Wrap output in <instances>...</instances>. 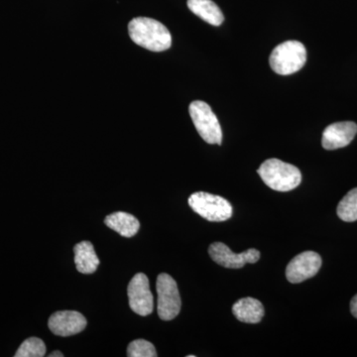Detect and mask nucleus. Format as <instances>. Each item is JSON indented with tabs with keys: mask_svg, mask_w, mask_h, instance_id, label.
Returning a JSON list of instances; mask_svg holds the SVG:
<instances>
[{
	"mask_svg": "<svg viewBox=\"0 0 357 357\" xmlns=\"http://www.w3.org/2000/svg\"><path fill=\"white\" fill-rule=\"evenodd\" d=\"M88 325L86 319L81 312L76 311H61L54 312L48 321L49 328L59 337H70L83 332Z\"/></svg>",
	"mask_w": 357,
	"mask_h": 357,
	"instance_id": "9d476101",
	"label": "nucleus"
},
{
	"mask_svg": "<svg viewBox=\"0 0 357 357\" xmlns=\"http://www.w3.org/2000/svg\"><path fill=\"white\" fill-rule=\"evenodd\" d=\"M263 182L274 191L290 192L302 182V174L297 167L279 159H268L257 170Z\"/></svg>",
	"mask_w": 357,
	"mask_h": 357,
	"instance_id": "f03ea898",
	"label": "nucleus"
},
{
	"mask_svg": "<svg viewBox=\"0 0 357 357\" xmlns=\"http://www.w3.org/2000/svg\"><path fill=\"white\" fill-rule=\"evenodd\" d=\"M357 133V124L352 121L337 122L324 130L321 145L326 150H335L351 144Z\"/></svg>",
	"mask_w": 357,
	"mask_h": 357,
	"instance_id": "9b49d317",
	"label": "nucleus"
},
{
	"mask_svg": "<svg viewBox=\"0 0 357 357\" xmlns=\"http://www.w3.org/2000/svg\"><path fill=\"white\" fill-rule=\"evenodd\" d=\"M105 223L109 229L124 237H132L140 229L137 218L124 211H116L105 218Z\"/></svg>",
	"mask_w": 357,
	"mask_h": 357,
	"instance_id": "4468645a",
	"label": "nucleus"
},
{
	"mask_svg": "<svg viewBox=\"0 0 357 357\" xmlns=\"http://www.w3.org/2000/svg\"><path fill=\"white\" fill-rule=\"evenodd\" d=\"M351 312L352 316H354V318L357 319V295L354 296V297L352 298L351 302Z\"/></svg>",
	"mask_w": 357,
	"mask_h": 357,
	"instance_id": "6ab92c4d",
	"label": "nucleus"
},
{
	"mask_svg": "<svg viewBox=\"0 0 357 357\" xmlns=\"http://www.w3.org/2000/svg\"><path fill=\"white\" fill-rule=\"evenodd\" d=\"M75 263L77 271L82 274L95 273L100 265L95 248L89 241H82L74 248Z\"/></svg>",
	"mask_w": 357,
	"mask_h": 357,
	"instance_id": "ddd939ff",
	"label": "nucleus"
},
{
	"mask_svg": "<svg viewBox=\"0 0 357 357\" xmlns=\"http://www.w3.org/2000/svg\"><path fill=\"white\" fill-rule=\"evenodd\" d=\"M129 306L135 314L139 316H148L154 309V298L150 290L149 280L143 273H137L129 282Z\"/></svg>",
	"mask_w": 357,
	"mask_h": 357,
	"instance_id": "0eeeda50",
	"label": "nucleus"
},
{
	"mask_svg": "<svg viewBox=\"0 0 357 357\" xmlns=\"http://www.w3.org/2000/svg\"><path fill=\"white\" fill-rule=\"evenodd\" d=\"M156 290L158 294L157 311L160 319L163 321L175 319L182 306L177 283L170 275L162 273L157 277Z\"/></svg>",
	"mask_w": 357,
	"mask_h": 357,
	"instance_id": "423d86ee",
	"label": "nucleus"
},
{
	"mask_svg": "<svg viewBox=\"0 0 357 357\" xmlns=\"http://www.w3.org/2000/svg\"><path fill=\"white\" fill-rule=\"evenodd\" d=\"M49 357H64V354H63L61 351H56L52 352L51 354H49Z\"/></svg>",
	"mask_w": 357,
	"mask_h": 357,
	"instance_id": "aec40b11",
	"label": "nucleus"
},
{
	"mask_svg": "<svg viewBox=\"0 0 357 357\" xmlns=\"http://www.w3.org/2000/svg\"><path fill=\"white\" fill-rule=\"evenodd\" d=\"M188 7L208 24L220 26L225 20L220 7L211 0H188Z\"/></svg>",
	"mask_w": 357,
	"mask_h": 357,
	"instance_id": "2eb2a0df",
	"label": "nucleus"
},
{
	"mask_svg": "<svg viewBox=\"0 0 357 357\" xmlns=\"http://www.w3.org/2000/svg\"><path fill=\"white\" fill-rule=\"evenodd\" d=\"M321 258L314 251H305L295 256L287 268L286 277L290 283L298 284L316 276L321 269Z\"/></svg>",
	"mask_w": 357,
	"mask_h": 357,
	"instance_id": "1a4fd4ad",
	"label": "nucleus"
},
{
	"mask_svg": "<svg viewBox=\"0 0 357 357\" xmlns=\"http://www.w3.org/2000/svg\"><path fill=\"white\" fill-rule=\"evenodd\" d=\"M129 357H156L154 345L145 340H136L130 342L128 349Z\"/></svg>",
	"mask_w": 357,
	"mask_h": 357,
	"instance_id": "a211bd4d",
	"label": "nucleus"
},
{
	"mask_svg": "<svg viewBox=\"0 0 357 357\" xmlns=\"http://www.w3.org/2000/svg\"><path fill=\"white\" fill-rule=\"evenodd\" d=\"M189 206L195 213L210 222H225L232 217V206L222 197L197 192L189 198Z\"/></svg>",
	"mask_w": 357,
	"mask_h": 357,
	"instance_id": "20e7f679",
	"label": "nucleus"
},
{
	"mask_svg": "<svg viewBox=\"0 0 357 357\" xmlns=\"http://www.w3.org/2000/svg\"><path fill=\"white\" fill-rule=\"evenodd\" d=\"M189 112L201 137L208 144H222V128L210 105L202 100H195L190 105Z\"/></svg>",
	"mask_w": 357,
	"mask_h": 357,
	"instance_id": "39448f33",
	"label": "nucleus"
},
{
	"mask_svg": "<svg viewBox=\"0 0 357 357\" xmlns=\"http://www.w3.org/2000/svg\"><path fill=\"white\" fill-rule=\"evenodd\" d=\"M307 51L304 44L295 40L283 42L275 47L270 55L272 70L282 76L295 74L306 64Z\"/></svg>",
	"mask_w": 357,
	"mask_h": 357,
	"instance_id": "7ed1b4c3",
	"label": "nucleus"
},
{
	"mask_svg": "<svg viewBox=\"0 0 357 357\" xmlns=\"http://www.w3.org/2000/svg\"><path fill=\"white\" fill-rule=\"evenodd\" d=\"M128 32L134 43L149 51H166L172 45V37L166 26L152 18H134L129 22Z\"/></svg>",
	"mask_w": 357,
	"mask_h": 357,
	"instance_id": "f257e3e1",
	"label": "nucleus"
},
{
	"mask_svg": "<svg viewBox=\"0 0 357 357\" xmlns=\"http://www.w3.org/2000/svg\"><path fill=\"white\" fill-rule=\"evenodd\" d=\"M338 218L347 222L357 220V188L345 195L337 210Z\"/></svg>",
	"mask_w": 357,
	"mask_h": 357,
	"instance_id": "dca6fc26",
	"label": "nucleus"
},
{
	"mask_svg": "<svg viewBox=\"0 0 357 357\" xmlns=\"http://www.w3.org/2000/svg\"><path fill=\"white\" fill-rule=\"evenodd\" d=\"M208 253L213 261L218 263L220 266L230 268V269L243 268L248 263L253 264V263L257 262L260 258V252L257 249L250 248L236 255L229 246L222 243L211 244L208 248Z\"/></svg>",
	"mask_w": 357,
	"mask_h": 357,
	"instance_id": "6e6552de",
	"label": "nucleus"
},
{
	"mask_svg": "<svg viewBox=\"0 0 357 357\" xmlns=\"http://www.w3.org/2000/svg\"><path fill=\"white\" fill-rule=\"evenodd\" d=\"M232 312L239 321L258 324L264 317V307L260 301L248 297L237 301L232 307Z\"/></svg>",
	"mask_w": 357,
	"mask_h": 357,
	"instance_id": "f8f14e48",
	"label": "nucleus"
},
{
	"mask_svg": "<svg viewBox=\"0 0 357 357\" xmlns=\"http://www.w3.org/2000/svg\"><path fill=\"white\" fill-rule=\"evenodd\" d=\"M46 354V345L38 337H29L21 344L15 357H42Z\"/></svg>",
	"mask_w": 357,
	"mask_h": 357,
	"instance_id": "f3484780",
	"label": "nucleus"
}]
</instances>
